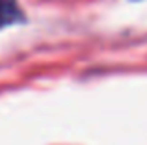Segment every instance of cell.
<instances>
[{
	"instance_id": "obj_1",
	"label": "cell",
	"mask_w": 147,
	"mask_h": 145,
	"mask_svg": "<svg viewBox=\"0 0 147 145\" xmlns=\"http://www.w3.org/2000/svg\"><path fill=\"white\" fill-rule=\"evenodd\" d=\"M22 19V11L17 0H0V28L9 26Z\"/></svg>"
}]
</instances>
